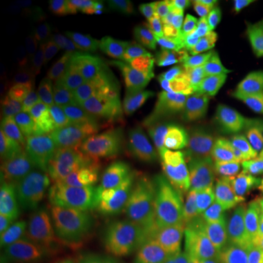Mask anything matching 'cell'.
Here are the masks:
<instances>
[{"mask_svg":"<svg viewBox=\"0 0 263 263\" xmlns=\"http://www.w3.org/2000/svg\"><path fill=\"white\" fill-rule=\"evenodd\" d=\"M205 240V221L199 213L182 216L147 228L133 250L151 263H184L195 259Z\"/></svg>","mask_w":263,"mask_h":263,"instance_id":"cell-1","label":"cell"},{"mask_svg":"<svg viewBox=\"0 0 263 263\" xmlns=\"http://www.w3.org/2000/svg\"><path fill=\"white\" fill-rule=\"evenodd\" d=\"M164 212L163 203L116 206L91 216L83 226L95 246H133L141 233L162 222Z\"/></svg>","mask_w":263,"mask_h":263,"instance_id":"cell-2","label":"cell"},{"mask_svg":"<svg viewBox=\"0 0 263 263\" xmlns=\"http://www.w3.org/2000/svg\"><path fill=\"white\" fill-rule=\"evenodd\" d=\"M137 178L161 196H170L180 202L199 199L203 193L200 162L186 163L161 157L144 167Z\"/></svg>","mask_w":263,"mask_h":263,"instance_id":"cell-3","label":"cell"},{"mask_svg":"<svg viewBox=\"0 0 263 263\" xmlns=\"http://www.w3.org/2000/svg\"><path fill=\"white\" fill-rule=\"evenodd\" d=\"M213 249L224 263H263L261 251L234 211H227L216 217Z\"/></svg>","mask_w":263,"mask_h":263,"instance_id":"cell-4","label":"cell"},{"mask_svg":"<svg viewBox=\"0 0 263 263\" xmlns=\"http://www.w3.org/2000/svg\"><path fill=\"white\" fill-rule=\"evenodd\" d=\"M117 100L128 111L143 136L156 133L178 112L168 97L146 89L124 87Z\"/></svg>","mask_w":263,"mask_h":263,"instance_id":"cell-5","label":"cell"},{"mask_svg":"<svg viewBox=\"0 0 263 263\" xmlns=\"http://www.w3.org/2000/svg\"><path fill=\"white\" fill-rule=\"evenodd\" d=\"M42 252L49 263H88L95 244L83 224L44 230Z\"/></svg>","mask_w":263,"mask_h":263,"instance_id":"cell-6","label":"cell"},{"mask_svg":"<svg viewBox=\"0 0 263 263\" xmlns=\"http://www.w3.org/2000/svg\"><path fill=\"white\" fill-rule=\"evenodd\" d=\"M183 106L195 111L202 120L212 153L239 150L252 133L249 128L227 117L205 101H184Z\"/></svg>","mask_w":263,"mask_h":263,"instance_id":"cell-7","label":"cell"},{"mask_svg":"<svg viewBox=\"0 0 263 263\" xmlns=\"http://www.w3.org/2000/svg\"><path fill=\"white\" fill-rule=\"evenodd\" d=\"M58 203L57 227L77 226L93 216L90 203L85 195L82 178L68 168L59 174L49 185Z\"/></svg>","mask_w":263,"mask_h":263,"instance_id":"cell-8","label":"cell"},{"mask_svg":"<svg viewBox=\"0 0 263 263\" xmlns=\"http://www.w3.org/2000/svg\"><path fill=\"white\" fill-rule=\"evenodd\" d=\"M258 159L254 151L236 150L230 153H212L210 151L209 162L205 171L207 188L216 193L232 182L249 163Z\"/></svg>","mask_w":263,"mask_h":263,"instance_id":"cell-9","label":"cell"},{"mask_svg":"<svg viewBox=\"0 0 263 263\" xmlns=\"http://www.w3.org/2000/svg\"><path fill=\"white\" fill-rule=\"evenodd\" d=\"M215 71L211 68L197 67L183 60H177L171 62L166 68L164 81L182 94L203 100Z\"/></svg>","mask_w":263,"mask_h":263,"instance_id":"cell-10","label":"cell"},{"mask_svg":"<svg viewBox=\"0 0 263 263\" xmlns=\"http://www.w3.org/2000/svg\"><path fill=\"white\" fill-rule=\"evenodd\" d=\"M104 180L118 206L162 203V196L144 185L137 177L128 173L115 174Z\"/></svg>","mask_w":263,"mask_h":263,"instance_id":"cell-11","label":"cell"},{"mask_svg":"<svg viewBox=\"0 0 263 263\" xmlns=\"http://www.w3.org/2000/svg\"><path fill=\"white\" fill-rule=\"evenodd\" d=\"M168 145V137L162 130L143 136L122 153L124 170L128 174L136 177L144 167L160 159Z\"/></svg>","mask_w":263,"mask_h":263,"instance_id":"cell-12","label":"cell"},{"mask_svg":"<svg viewBox=\"0 0 263 263\" xmlns=\"http://www.w3.org/2000/svg\"><path fill=\"white\" fill-rule=\"evenodd\" d=\"M108 59L115 62L124 72L129 82H133V83L157 87L166 78V68L147 58H138L136 55L121 54V52H110Z\"/></svg>","mask_w":263,"mask_h":263,"instance_id":"cell-13","label":"cell"},{"mask_svg":"<svg viewBox=\"0 0 263 263\" xmlns=\"http://www.w3.org/2000/svg\"><path fill=\"white\" fill-rule=\"evenodd\" d=\"M99 132L103 134L104 139L121 154L143 137V133L132 120L130 115L118 100L106 126Z\"/></svg>","mask_w":263,"mask_h":263,"instance_id":"cell-14","label":"cell"},{"mask_svg":"<svg viewBox=\"0 0 263 263\" xmlns=\"http://www.w3.org/2000/svg\"><path fill=\"white\" fill-rule=\"evenodd\" d=\"M88 154L90 172L94 176L105 179L115 174L127 173L123 166L122 154L114 149L104 139L100 132L93 134L88 141Z\"/></svg>","mask_w":263,"mask_h":263,"instance_id":"cell-15","label":"cell"},{"mask_svg":"<svg viewBox=\"0 0 263 263\" xmlns=\"http://www.w3.org/2000/svg\"><path fill=\"white\" fill-rule=\"evenodd\" d=\"M39 245L24 233L18 232L6 222L0 219V257L2 263H24L37 255Z\"/></svg>","mask_w":263,"mask_h":263,"instance_id":"cell-16","label":"cell"},{"mask_svg":"<svg viewBox=\"0 0 263 263\" xmlns=\"http://www.w3.org/2000/svg\"><path fill=\"white\" fill-rule=\"evenodd\" d=\"M2 217H4L12 228L24 233L42 246L44 233L26 203L24 194L8 195L3 199Z\"/></svg>","mask_w":263,"mask_h":263,"instance_id":"cell-17","label":"cell"},{"mask_svg":"<svg viewBox=\"0 0 263 263\" xmlns=\"http://www.w3.org/2000/svg\"><path fill=\"white\" fill-rule=\"evenodd\" d=\"M223 60L230 72L251 82L258 83L261 78V66L245 41L227 43L223 48Z\"/></svg>","mask_w":263,"mask_h":263,"instance_id":"cell-18","label":"cell"},{"mask_svg":"<svg viewBox=\"0 0 263 263\" xmlns=\"http://www.w3.org/2000/svg\"><path fill=\"white\" fill-rule=\"evenodd\" d=\"M258 104V97H256L252 90L249 93L229 95V97L223 98L213 106L227 117L242 124L250 130H254L257 128L256 112H257Z\"/></svg>","mask_w":263,"mask_h":263,"instance_id":"cell-19","label":"cell"},{"mask_svg":"<svg viewBox=\"0 0 263 263\" xmlns=\"http://www.w3.org/2000/svg\"><path fill=\"white\" fill-rule=\"evenodd\" d=\"M121 89L122 88H107L106 91L81 117L78 128L85 134H91V136L103 129L114 112Z\"/></svg>","mask_w":263,"mask_h":263,"instance_id":"cell-20","label":"cell"},{"mask_svg":"<svg viewBox=\"0 0 263 263\" xmlns=\"http://www.w3.org/2000/svg\"><path fill=\"white\" fill-rule=\"evenodd\" d=\"M25 201L42 229L47 230L58 224V203L48 188L34 186L24 194Z\"/></svg>","mask_w":263,"mask_h":263,"instance_id":"cell-21","label":"cell"},{"mask_svg":"<svg viewBox=\"0 0 263 263\" xmlns=\"http://www.w3.org/2000/svg\"><path fill=\"white\" fill-rule=\"evenodd\" d=\"M62 155L68 170L80 176L82 179L89 176L90 167L87 134L80 128H76L66 138Z\"/></svg>","mask_w":263,"mask_h":263,"instance_id":"cell-22","label":"cell"},{"mask_svg":"<svg viewBox=\"0 0 263 263\" xmlns=\"http://www.w3.org/2000/svg\"><path fill=\"white\" fill-rule=\"evenodd\" d=\"M37 172L20 166L14 159L9 160L3 167L2 184L5 196L25 194L37 186Z\"/></svg>","mask_w":263,"mask_h":263,"instance_id":"cell-23","label":"cell"},{"mask_svg":"<svg viewBox=\"0 0 263 263\" xmlns=\"http://www.w3.org/2000/svg\"><path fill=\"white\" fill-rule=\"evenodd\" d=\"M252 89L242 83L238 76L227 70H216L207 87L203 101L216 105L223 98L239 93H249Z\"/></svg>","mask_w":263,"mask_h":263,"instance_id":"cell-24","label":"cell"},{"mask_svg":"<svg viewBox=\"0 0 263 263\" xmlns=\"http://www.w3.org/2000/svg\"><path fill=\"white\" fill-rule=\"evenodd\" d=\"M58 140H28L22 141L15 149L14 159L20 166L38 171L57 147Z\"/></svg>","mask_w":263,"mask_h":263,"instance_id":"cell-25","label":"cell"},{"mask_svg":"<svg viewBox=\"0 0 263 263\" xmlns=\"http://www.w3.org/2000/svg\"><path fill=\"white\" fill-rule=\"evenodd\" d=\"M82 184H83V189L88 201L90 203L93 216L110 211V210L118 206L103 178L90 173L89 176L82 179Z\"/></svg>","mask_w":263,"mask_h":263,"instance_id":"cell-26","label":"cell"},{"mask_svg":"<svg viewBox=\"0 0 263 263\" xmlns=\"http://www.w3.org/2000/svg\"><path fill=\"white\" fill-rule=\"evenodd\" d=\"M59 124L51 112L44 110L33 112L21 132V139L28 140H58Z\"/></svg>","mask_w":263,"mask_h":263,"instance_id":"cell-27","label":"cell"},{"mask_svg":"<svg viewBox=\"0 0 263 263\" xmlns=\"http://www.w3.org/2000/svg\"><path fill=\"white\" fill-rule=\"evenodd\" d=\"M179 8L183 15L205 24L219 25L224 22L221 5L215 0H182Z\"/></svg>","mask_w":263,"mask_h":263,"instance_id":"cell-28","label":"cell"},{"mask_svg":"<svg viewBox=\"0 0 263 263\" xmlns=\"http://www.w3.org/2000/svg\"><path fill=\"white\" fill-rule=\"evenodd\" d=\"M88 263H151L141 258L132 246H95Z\"/></svg>","mask_w":263,"mask_h":263,"instance_id":"cell-29","label":"cell"},{"mask_svg":"<svg viewBox=\"0 0 263 263\" xmlns=\"http://www.w3.org/2000/svg\"><path fill=\"white\" fill-rule=\"evenodd\" d=\"M87 66L100 82H106L110 87L122 88V85L129 82L124 72L115 62H111L101 57H91L85 60Z\"/></svg>","mask_w":263,"mask_h":263,"instance_id":"cell-30","label":"cell"},{"mask_svg":"<svg viewBox=\"0 0 263 263\" xmlns=\"http://www.w3.org/2000/svg\"><path fill=\"white\" fill-rule=\"evenodd\" d=\"M51 107V115L55 118L59 126L67 121L68 115L71 112L72 106H74V93H73V74L68 73L65 76L64 83L54 95Z\"/></svg>","mask_w":263,"mask_h":263,"instance_id":"cell-31","label":"cell"},{"mask_svg":"<svg viewBox=\"0 0 263 263\" xmlns=\"http://www.w3.org/2000/svg\"><path fill=\"white\" fill-rule=\"evenodd\" d=\"M59 64L68 73H73L81 67H83L85 61V48L80 38H72L62 44L55 52Z\"/></svg>","mask_w":263,"mask_h":263,"instance_id":"cell-32","label":"cell"},{"mask_svg":"<svg viewBox=\"0 0 263 263\" xmlns=\"http://www.w3.org/2000/svg\"><path fill=\"white\" fill-rule=\"evenodd\" d=\"M82 14L90 24L97 26H107L116 24L110 0H84L82 3Z\"/></svg>","mask_w":263,"mask_h":263,"instance_id":"cell-33","label":"cell"},{"mask_svg":"<svg viewBox=\"0 0 263 263\" xmlns=\"http://www.w3.org/2000/svg\"><path fill=\"white\" fill-rule=\"evenodd\" d=\"M66 168L67 167H66L64 155H61L57 147H55V150L50 154V156L45 160V162L37 171V186L49 188L52 180L57 178L59 174Z\"/></svg>","mask_w":263,"mask_h":263,"instance_id":"cell-34","label":"cell"},{"mask_svg":"<svg viewBox=\"0 0 263 263\" xmlns=\"http://www.w3.org/2000/svg\"><path fill=\"white\" fill-rule=\"evenodd\" d=\"M43 72V84H44L45 90H47L49 98H54V95L58 93L60 87L64 83V68L59 64L55 54H52L50 58H48L44 61L42 67Z\"/></svg>","mask_w":263,"mask_h":263,"instance_id":"cell-35","label":"cell"},{"mask_svg":"<svg viewBox=\"0 0 263 263\" xmlns=\"http://www.w3.org/2000/svg\"><path fill=\"white\" fill-rule=\"evenodd\" d=\"M72 74H73L74 106H78L93 91L100 81L98 80L97 76L87 66H83Z\"/></svg>","mask_w":263,"mask_h":263,"instance_id":"cell-36","label":"cell"},{"mask_svg":"<svg viewBox=\"0 0 263 263\" xmlns=\"http://www.w3.org/2000/svg\"><path fill=\"white\" fill-rule=\"evenodd\" d=\"M262 3L236 6L232 10V17L246 33L251 32L259 25V12Z\"/></svg>","mask_w":263,"mask_h":263,"instance_id":"cell-37","label":"cell"},{"mask_svg":"<svg viewBox=\"0 0 263 263\" xmlns=\"http://www.w3.org/2000/svg\"><path fill=\"white\" fill-rule=\"evenodd\" d=\"M28 98L33 112H41V111L47 110V99L49 97L43 81L39 80L37 76H34L28 84Z\"/></svg>","mask_w":263,"mask_h":263,"instance_id":"cell-38","label":"cell"},{"mask_svg":"<svg viewBox=\"0 0 263 263\" xmlns=\"http://www.w3.org/2000/svg\"><path fill=\"white\" fill-rule=\"evenodd\" d=\"M261 203H263V164L255 186L240 200L238 206L242 212H245L252 207L261 205Z\"/></svg>","mask_w":263,"mask_h":263,"instance_id":"cell-39","label":"cell"},{"mask_svg":"<svg viewBox=\"0 0 263 263\" xmlns=\"http://www.w3.org/2000/svg\"><path fill=\"white\" fill-rule=\"evenodd\" d=\"M246 219L263 252V203L245 211Z\"/></svg>","mask_w":263,"mask_h":263,"instance_id":"cell-40","label":"cell"},{"mask_svg":"<svg viewBox=\"0 0 263 263\" xmlns=\"http://www.w3.org/2000/svg\"><path fill=\"white\" fill-rule=\"evenodd\" d=\"M246 44L256 55L259 62H263V27L258 25L251 32L246 33Z\"/></svg>","mask_w":263,"mask_h":263,"instance_id":"cell-41","label":"cell"},{"mask_svg":"<svg viewBox=\"0 0 263 263\" xmlns=\"http://www.w3.org/2000/svg\"><path fill=\"white\" fill-rule=\"evenodd\" d=\"M25 6L31 9L35 15L50 14V10L54 8V3L50 0H34V2L26 3Z\"/></svg>","mask_w":263,"mask_h":263,"instance_id":"cell-42","label":"cell"},{"mask_svg":"<svg viewBox=\"0 0 263 263\" xmlns=\"http://www.w3.org/2000/svg\"><path fill=\"white\" fill-rule=\"evenodd\" d=\"M24 263H49V261L47 259V257H45L44 254L41 251L38 252L37 255H34L33 257H31L29 259H27V261H25Z\"/></svg>","mask_w":263,"mask_h":263,"instance_id":"cell-43","label":"cell"},{"mask_svg":"<svg viewBox=\"0 0 263 263\" xmlns=\"http://www.w3.org/2000/svg\"><path fill=\"white\" fill-rule=\"evenodd\" d=\"M258 103H259V105H261V107L263 108V88L261 89V91H259V95H258Z\"/></svg>","mask_w":263,"mask_h":263,"instance_id":"cell-44","label":"cell"},{"mask_svg":"<svg viewBox=\"0 0 263 263\" xmlns=\"http://www.w3.org/2000/svg\"><path fill=\"white\" fill-rule=\"evenodd\" d=\"M259 25L263 27V3L261 5V12H259Z\"/></svg>","mask_w":263,"mask_h":263,"instance_id":"cell-45","label":"cell"},{"mask_svg":"<svg viewBox=\"0 0 263 263\" xmlns=\"http://www.w3.org/2000/svg\"><path fill=\"white\" fill-rule=\"evenodd\" d=\"M259 66H261V71L263 72V62H259Z\"/></svg>","mask_w":263,"mask_h":263,"instance_id":"cell-46","label":"cell"}]
</instances>
